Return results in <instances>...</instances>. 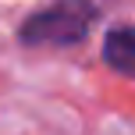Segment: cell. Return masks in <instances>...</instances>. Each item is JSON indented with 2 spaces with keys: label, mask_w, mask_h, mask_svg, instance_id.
I'll list each match as a JSON object with an SVG mask.
<instances>
[{
  "label": "cell",
  "mask_w": 135,
  "mask_h": 135,
  "mask_svg": "<svg viewBox=\"0 0 135 135\" xmlns=\"http://www.w3.org/2000/svg\"><path fill=\"white\" fill-rule=\"evenodd\" d=\"M96 18L100 7L93 0H57L21 21L18 39L25 46H75L89 36Z\"/></svg>",
  "instance_id": "1"
},
{
  "label": "cell",
  "mask_w": 135,
  "mask_h": 135,
  "mask_svg": "<svg viewBox=\"0 0 135 135\" xmlns=\"http://www.w3.org/2000/svg\"><path fill=\"white\" fill-rule=\"evenodd\" d=\"M103 61L124 78H135V25H117L103 39Z\"/></svg>",
  "instance_id": "2"
}]
</instances>
